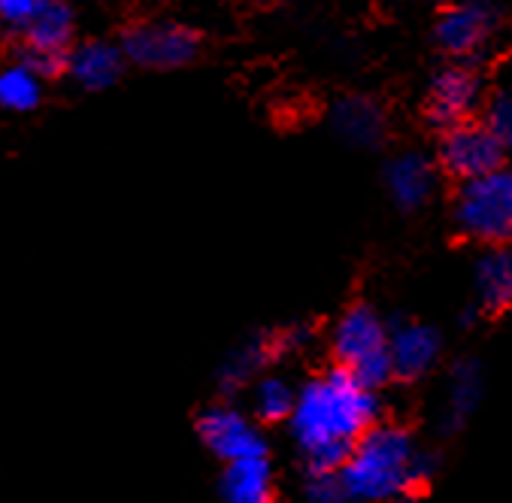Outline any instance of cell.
Segmentation results:
<instances>
[{
  "instance_id": "52a82bcc",
  "label": "cell",
  "mask_w": 512,
  "mask_h": 503,
  "mask_svg": "<svg viewBox=\"0 0 512 503\" xmlns=\"http://www.w3.org/2000/svg\"><path fill=\"white\" fill-rule=\"evenodd\" d=\"M310 343H313V331L306 325H288V328L255 334L252 340H246L243 346H237L225 358V364L219 367L216 382H219L222 394H237V391L249 388L252 379H258L264 370H270L282 358L306 349Z\"/></svg>"
},
{
  "instance_id": "7402d4cb",
  "label": "cell",
  "mask_w": 512,
  "mask_h": 503,
  "mask_svg": "<svg viewBox=\"0 0 512 503\" xmlns=\"http://www.w3.org/2000/svg\"><path fill=\"white\" fill-rule=\"evenodd\" d=\"M303 503H352L340 470H303Z\"/></svg>"
},
{
  "instance_id": "8fae6325",
  "label": "cell",
  "mask_w": 512,
  "mask_h": 503,
  "mask_svg": "<svg viewBox=\"0 0 512 503\" xmlns=\"http://www.w3.org/2000/svg\"><path fill=\"white\" fill-rule=\"evenodd\" d=\"M500 31V7L494 0H455L443 7L434 25V40L449 58L479 61Z\"/></svg>"
},
{
  "instance_id": "7a4b0ae2",
  "label": "cell",
  "mask_w": 512,
  "mask_h": 503,
  "mask_svg": "<svg viewBox=\"0 0 512 503\" xmlns=\"http://www.w3.org/2000/svg\"><path fill=\"white\" fill-rule=\"evenodd\" d=\"M419 446L416 437L400 422L379 419L352 446L340 467V479L352 503H382L400 494H416L413 488V458ZM419 497V494H416Z\"/></svg>"
},
{
  "instance_id": "ffe728a7",
  "label": "cell",
  "mask_w": 512,
  "mask_h": 503,
  "mask_svg": "<svg viewBox=\"0 0 512 503\" xmlns=\"http://www.w3.org/2000/svg\"><path fill=\"white\" fill-rule=\"evenodd\" d=\"M249 388H252L249 391V397H252V419L258 425H282L291 416L294 394H297V385L291 379L264 370L258 379H252Z\"/></svg>"
},
{
  "instance_id": "9c48e42d",
  "label": "cell",
  "mask_w": 512,
  "mask_h": 503,
  "mask_svg": "<svg viewBox=\"0 0 512 503\" xmlns=\"http://www.w3.org/2000/svg\"><path fill=\"white\" fill-rule=\"evenodd\" d=\"M509 146L494 137L479 119L443 128L440 146H437V170L440 176H449L452 182L476 179L482 173H491L506 164Z\"/></svg>"
},
{
  "instance_id": "3957f363",
  "label": "cell",
  "mask_w": 512,
  "mask_h": 503,
  "mask_svg": "<svg viewBox=\"0 0 512 503\" xmlns=\"http://www.w3.org/2000/svg\"><path fill=\"white\" fill-rule=\"evenodd\" d=\"M388 328L391 322L373 304L355 300L334 319L328 334L334 364L349 370L361 385L382 391L394 382L388 358Z\"/></svg>"
},
{
  "instance_id": "e0dca14e",
  "label": "cell",
  "mask_w": 512,
  "mask_h": 503,
  "mask_svg": "<svg viewBox=\"0 0 512 503\" xmlns=\"http://www.w3.org/2000/svg\"><path fill=\"white\" fill-rule=\"evenodd\" d=\"M222 503H267L276 497V473L270 455H249L228 461L219 479Z\"/></svg>"
},
{
  "instance_id": "4fadbf2b",
  "label": "cell",
  "mask_w": 512,
  "mask_h": 503,
  "mask_svg": "<svg viewBox=\"0 0 512 503\" xmlns=\"http://www.w3.org/2000/svg\"><path fill=\"white\" fill-rule=\"evenodd\" d=\"M388 358L394 382H419L440 364L443 334L428 322H397L388 328Z\"/></svg>"
},
{
  "instance_id": "ac0fdd59",
  "label": "cell",
  "mask_w": 512,
  "mask_h": 503,
  "mask_svg": "<svg viewBox=\"0 0 512 503\" xmlns=\"http://www.w3.org/2000/svg\"><path fill=\"white\" fill-rule=\"evenodd\" d=\"M482 391H485V379H482V364L476 358H464L452 367L449 373V388H446V407H443V419L440 428L443 434H458L464 431V425L470 422V416L479 410L482 404Z\"/></svg>"
},
{
  "instance_id": "277c9868",
  "label": "cell",
  "mask_w": 512,
  "mask_h": 503,
  "mask_svg": "<svg viewBox=\"0 0 512 503\" xmlns=\"http://www.w3.org/2000/svg\"><path fill=\"white\" fill-rule=\"evenodd\" d=\"M455 185V231L476 246H506L512 237V170L503 164Z\"/></svg>"
},
{
  "instance_id": "30bf717a",
  "label": "cell",
  "mask_w": 512,
  "mask_h": 503,
  "mask_svg": "<svg viewBox=\"0 0 512 503\" xmlns=\"http://www.w3.org/2000/svg\"><path fill=\"white\" fill-rule=\"evenodd\" d=\"M197 440L203 443L213 458L222 464L249 458V455H270L267 434L261 425L252 419V413L234 407V404H210L203 407L200 416L194 419Z\"/></svg>"
},
{
  "instance_id": "d4e9b609",
  "label": "cell",
  "mask_w": 512,
  "mask_h": 503,
  "mask_svg": "<svg viewBox=\"0 0 512 503\" xmlns=\"http://www.w3.org/2000/svg\"><path fill=\"white\" fill-rule=\"evenodd\" d=\"M267 503H285V500H279V497H270Z\"/></svg>"
},
{
  "instance_id": "7c38bea8",
  "label": "cell",
  "mask_w": 512,
  "mask_h": 503,
  "mask_svg": "<svg viewBox=\"0 0 512 503\" xmlns=\"http://www.w3.org/2000/svg\"><path fill=\"white\" fill-rule=\"evenodd\" d=\"M382 188H385L394 210L419 213L431 204L437 188H440L437 161L419 149L397 152L382 167Z\"/></svg>"
},
{
  "instance_id": "44dd1931",
  "label": "cell",
  "mask_w": 512,
  "mask_h": 503,
  "mask_svg": "<svg viewBox=\"0 0 512 503\" xmlns=\"http://www.w3.org/2000/svg\"><path fill=\"white\" fill-rule=\"evenodd\" d=\"M494 137H500L506 146L512 143V91L509 85H497L485 91V100L476 116Z\"/></svg>"
},
{
  "instance_id": "2e32d148",
  "label": "cell",
  "mask_w": 512,
  "mask_h": 503,
  "mask_svg": "<svg viewBox=\"0 0 512 503\" xmlns=\"http://www.w3.org/2000/svg\"><path fill=\"white\" fill-rule=\"evenodd\" d=\"M331 128L355 149H376L388 134V116L373 97L349 94L331 107Z\"/></svg>"
},
{
  "instance_id": "d6986e66",
  "label": "cell",
  "mask_w": 512,
  "mask_h": 503,
  "mask_svg": "<svg viewBox=\"0 0 512 503\" xmlns=\"http://www.w3.org/2000/svg\"><path fill=\"white\" fill-rule=\"evenodd\" d=\"M46 97V79L34 73L25 61H13L0 67V110L13 116H28L40 110Z\"/></svg>"
},
{
  "instance_id": "cb8c5ba5",
  "label": "cell",
  "mask_w": 512,
  "mask_h": 503,
  "mask_svg": "<svg viewBox=\"0 0 512 503\" xmlns=\"http://www.w3.org/2000/svg\"><path fill=\"white\" fill-rule=\"evenodd\" d=\"M382 503H422V497H416V494H400V497H391V500H382Z\"/></svg>"
},
{
  "instance_id": "8992f818",
  "label": "cell",
  "mask_w": 512,
  "mask_h": 503,
  "mask_svg": "<svg viewBox=\"0 0 512 503\" xmlns=\"http://www.w3.org/2000/svg\"><path fill=\"white\" fill-rule=\"evenodd\" d=\"M76 28H79V19L70 0H46L40 13L19 34L22 40L19 61H25L43 79L61 76L64 58L70 46L76 43Z\"/></svg>"
},
{
  "instance_id": "6da1fadb",
  "label": "cell",
  "mask_w": 512,
  "mask_h": 503,
  "mask_svg": "<svg viewBox=\"0 0 512 503\" xmlns=\"http://www.w3.org/2000/svg\"><path fill=\"white\" fill-rule=\"evenodd\" d=\"M382 419L379 391L361 385L349 370H328L297 385L288 434L303 470H340L355 440Z\"/></svg>"
},
{
  "instance_id": "5bb4252c",
  "label": "cell",
  "mask_w": 512,
  "mask_h": 503,
  "mask_svg": "<svg viewBox=\"0 0 512 503\" xmlns=\"http://www.w3.org/2000/svg\"><path fill=\"white\" fill-rule=\"evenodd\" d=\"M125 67H128V61L116 40L91 37V40H76L70 46L61 76H67L76 88L94 94V91L113 88L122 79Z\"/></svg>"
},
{
  "instance_id": "603a6c76",
  "label": "cell",
  "mask_w": 512,
  "mask_h": 503,
  "mask_svg": "<svg viewBox=\"0 0 512 503\" xmlns=\"http://www.w3.org/2000/svg\"><path fill=\"white\" fill-rule=\"evenodd\" d=\"M46 0H0V28L22 34L25 25L40 13Z\"/></svg>"
},
{
  "instance_id": "9a60e30c",
  "label": "cell",
  "mask_w": 512,
  "mask_h": 503,
  "mask_svg": "<svg viewBox=\"0 0 512 503\" xmlns=\"http://www.w3.org/2000/svg\"><path fill=\"white\" fill-rule=\"evenodd\" d=\"M473 307L482 316H500L512 307L509 246H485L473 261Z\"/></svg>"
},
{
  "instance_id": "484cf974",
  "label": "cell",
  "mask_w": 512,
  "mask_h": 503,
  "mask_svg": "<svg viewBox=\"0 0 512 503\" xmlns=\"http://www.w3.org/2000/svg\"><path fill=\"white\" fill-rule=\"evenodd\" d=\"M403 4H409V0H403Z\"/></svg>"
},
{
  "instance_id": "5b68a950",
  "label": "cell",
  "mask_w": 512,
  "mask_h": 503,
  "mask_svg": "<svg viewBox=\"0 0 512 503\" xmlns=\"http://www.w3.org/2000/svg\"><path fill=\"white\" fill-rule=\"evenodd\" d=\"M488 82L479 67V61L452 58L446 67H440L425 91V119L434 128H452L461 122H470L479 116V107L485 100Z\"/></svg>"
},
{
  "instance_id": "ba28073f",
  "label": "cell",
  "mask_w": 512,
  "mask_h": 503,
  "mask_svg": "<svg viewBox=\"0 0 512 503\" xmlns=\"http://www.w3.org/2000/svg\"><path fill=\"white\" fill-rule=\"evenodd\" d=\"M125 61L143 70H176L188 67L200 55V34L173 19L140 22L119 40Z\"/></svg>"
}]
</instances>
